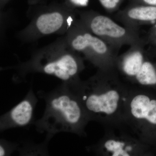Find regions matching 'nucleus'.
Instances as JSON below:
<instances>
[{"label": "nucleus", "instance_id": "14", "mask_svg": "<svg viewBox=\"0 0 156 156\" xmlns=\"http://www.w3.org/2000/svg\"><path fill=\"white\" fill-rule=\"evenodd\" d=\"M19 143L12 142L7 140L0 139V156H11L17 151Z\"/></svg>", "mask_w": 156, "mask_h": 156}, {"label": "nucleus", "instance_id": "8", "mask_svg": "<svg viewBox=\"0 0 156 156\" xmlns=\"http://www.w3.org/2000/svg\"><path fill=\"white\" fill-rule=\"evenodd\" d=\"M142 46L143 42L132 45L121 58H117L116 65L124 75L132 81L145 60Z\"/></svg>", "mask_w": 156, "mask_h": 156}, {"label": "nucleus", "instance_id": "3", "mask_svg": "<svg viewBox=\"0 0 156 156\" xmlns=\"http://www.w3.org/2000/svg\"><path fill=\"white\" fill-rule=\"evenodd\" d=\"M80 58L71 53H52L36 56L20 67L21 73H42L53 76L71 86L80 82L79 75L83 69Z\"/></svg>", "mask_w": 156, "mask_h": 156}, {"label": "nucleus", "instance_id": "5", "mask_svg": "<svg viewBox=\"0 0 156 156\" xmlns=\"http://www.w3.org/2000/svg\"><path fill=\"white\" fill-rule=\"evenodd\" d=\"M87 21L86 27L114 49L142 42L137 30L122 26L105 15L94 14Z\"/></svg>", "mask_w": 156, "mask_h": 156}, {"label": "nucleus", "instance_id": "1", "mask_svg": "<svg viewBox=\"0 0 156 156\" xmlns=\"http://www.w3.org/2000/svg\"><path fill=\"white\" fill-rule=\"evenodd\" d=\"M38 97L45 103L44 112L34 125L38 132L46 134L51 140L61 132L85 135V128L90 121L76 94L62 83L50 91H39Z\"/></svg>", "mask_w": 156, "mask_h": 156}, {"label": "nucleus", "instance_id": "2", "mask_svg": "<svg viewBox=\"0 0 156 156\" xmlns=\"http://www.w3.org/2000/svg\"><path fill=\"white\" fill-rule=\"evenodd\" d=\"M106 73L69 87L76 94L90 120L103 121L117 115L124 108V92L115 84L108 83Z\"/></svg>", "mask_w": 156, "mask_h": 156}, {"label": "nucleus", "instance_id": "16", "mask_svg": "<svg viewBox=\"0 0 156 156\" xmlns=\"http://www.w3.org/2000/svg\"><path fill=\"white\" fill-rule=\"evenodd\" d=\"M74 4L77 5L86 6L88 5L89 0H71Z\"/></svg>", "mask_w": 156, "mask_h": 156}, {"label": "nucleus", "instance_id": "12", "mask_svg": "<svg viewBox=\"0 0 156 156\" xmlns=\"http://www.w3.org/2000/svg\"><path fill=\"white\" fill-rule=\"evenodd\" d=\"M50 141L45 138L41 143H35L30 140L19 142L17 151L20 156H49L48 145Z\"/></svg>", "mask_w": 156, "mask_h": 156}, {"label": "nucleus", "instance_id": "11", "mask_svg": "<svg viewBox=\"0 0 156 156\" xmlns=\"http://www.w3.org/2000/svg\"><path fill=\"white\" fill-rule=\"evenodd\" d=\"M64 23V17L58 12L42 14L37 19L36 26L43 34L54 33L61 28Z\"/></svg>", "mask_w": 156, "mask_h": 156}, {"label": "nucleus", "instance_id": "9", "mask_svg": "<svg viewBox=\"0 0 156 156\" xmlns=\"http://www.w3.org/2000/svg\"><path fill=\"white\" fill-rule=\"evenodd\" d=\"M138 147L137 144L120 137H105L93 147L95 151L112 156H130L134 154Z\"/></svg>", "mask_w": 156, "mask_h": 156}, {"label": "nucleus", "instance_id": "15", "mask_svg": "<svg viewBox=\"0 0 156 156\" xmlns=\"http://www.w3.org/2000/svg\"><path fill=\"white\" fill-rule=\"evenodd\" d=\"M99 1L104 8L111 11L116 8L120 0H99Z\"/></svg>", "mask_w": 156, "mask_h": 156}, {"label": "nucleus", "instance_id": "17", "mask_svg": "<svg viewBox=\"0 0 156 156\" xmlns=\"http://www.w3.org/2000/svg\"><path fill=\"white\" fill-rule=\"evenodd\" d=\"M144 2L148 5L156 6V0H143Z\"/></svg>", "mask_w": 156, "mask_h": 156}, {"label": "nucleus", "instance_id": "4", "mask_svg": "<svg viewBox=\"0 0 156 156\" xmlns=\"http://www.w3.org/2000/svg\"><path fill=\"white\" fill-rule=\"evenodd\" d=\"M70 44L73 49L83 53L101 72L109 73L116 64L115 49L87 27L76 32L72 38Z\"/></svg>", "mask_w": 156, "mask_h": 156}, {"label": "nucleus", "instance_id": "18", "mask_svg": "<svg viewBox=\"0 0 156 156\" xmlns=\"http://www.w3.org/2000/svg\"><path fill=\"white\" fill-rule=\"evenodd\" d=\"M155 28L156 29V24L155 26ZM155 35L156 36V30H155Z\"/></svg>", "mask_w": 156, "mask_h": 156}, {"label": "nucleus", "instance_id": "13", "mask_svg": "<svg viewBox=\"0 0 156 156\" xmlns=\"http://www.w3.org/2000/svg\"><path fill=\"white\" fill-rule=\"evenodd\" d=\"M133 81L141 86L156 85V69L153 63L145 59Z\"/></svg>", "mask_w": 156, "mask_h": 156}, {"label": "nucleus", "instance_id": "6", "mask_svg": "<svg viewBox=\"0 0 156 156\" xmlns=\"http://www.w3.org/2000/svg\"><path fill=\"white\" fill-rule=\"evenodd\" d=\"M38 99L30 88L25 97L0 117V131L12 128H26L35 122L34 111Z\"/></svg>", "mask_w": 156, "mask_h": 156}, {"label": "nucleus", "instance_id": "10", "mask_svg": "<svg viewBox=\"0 0 156 156\" xmlns=\"http://www.w3.org/2000/svg\"><path fill=\"white\" fill-rule=\"evenodd\" d=\"M119 19L126 27L137 30L140 25L156 21V6H140L131 8L122 14H119Z\"/></svg>", "mask_w": 156, "mask_h": 156}, {"label": "nucleus", "instance_id": "7", "mask_svg": "<svg viewBox=\"0 0 156 156\" xmlns=\"http://www.w3.org/2000/svg\"><path fill=\"white\" fill-rule=\"evenodd\" d=\"M125 107L127 116L137 128L143 123L156 125V99L142 92H136L127 95Z\"/></svg>", "mask_w": 156, "mask_h": 156}]
</instances>
